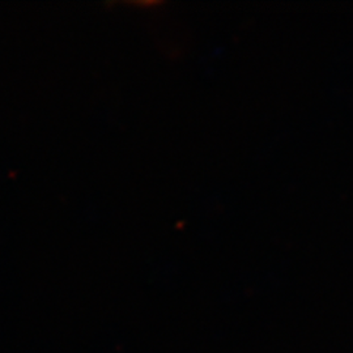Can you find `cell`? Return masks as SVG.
Here are the masks:
<instances>
[]
</instances>
